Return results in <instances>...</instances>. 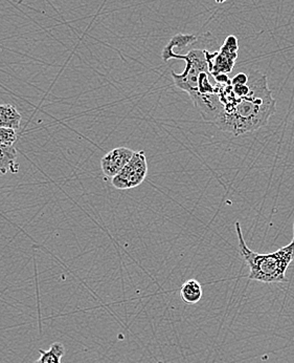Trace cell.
I'll use <instances>...</instances> for the list:
<instances>
[{
	"instance_id": "1",
	"label": "cell",
	"mask_w": 294,
	"mask_h": 363,
	"mask_svg": "<svg viewBox=\"0 0 294 363\" xmlns=\"http://www.w3.org/2000/svg\"><path fill=\"white\" fill-rule=\"evenodd\" d=\"M249 92L244 97H235L231 84H218L223 110L216 121V125L234 136L255 132L267 125L271 116L277 112L275 100L268 87L267 77L256 72L248 80Z\"/></svg>"
},
{
	"instance_id": "2",
	"label": "cell",
	"mask_w": 294,
	"mask_h": 363,
	"mask_svg": "<svg viewBox=\"0 0 294 363\" xmlns=\"http://www.w3.org/2000/svg\"><path fill=\"white\" fill-rule=\"evenodd\" d=\"M236 232L239 240V252L246 264L249 267L248 280L255 282L273 284V282H287L286 271L294 260V222L293 238L287 246L282 247L273 253L260 254L251 251L248 248L242 234L241 225L235 222Z\"/></svg>"
},
{
	"instance_id": "3",
	"label": "cell",
	"mask_w": 294,
	"mask_h": 363,
	"mask_svg": "<svg viewBox=\"0 0 294 363\" xmlns=\"http://www.w3.org/2000/svg\"><path fill=\"white\" fill-rule=\"evenodd\" d=\"M195 43V42H194ZM191 49L185 55L176 54L173 48L167 44L161 52L163 61L168 62L171 59H181L187 62V66L183 74H176L172 71L174 83L179 90H185L190 97L197 93L198 77L203 72H210L205 50Z\"/></svg>"
},
{
	"instance_id": "4",
	"label": "cell",
	"mask_w": 294,
	"mask_h": 363,
	"mask_svg": "<svg viewBox=\"0 0 294 363\" xmlns=\"http://www.w3.org/2000/svg\"><path fill=\"white\" fill-rule=\"evenodd\" d=\"M147 176L148 164L145 152H134L129 163L119 174L112 178L111 184L119 190L132 189L141 185Z\"/></svg>"
},
{
	"instance_id": "5",
	"label": "cell",
	"mask_w": 294,
	"mask_h": 363,
	"mask_svg": "<svg viewBox=\"0 0 294 363\" xmlns=\"http://www.w3.org/2000/svg\"><path fill=\"white\" fill-rule=\"evenodd\" d=\"M238 52H239L238 39L233 35L226 37L225 41L220 47L219 51L211 53V52L205 50V56H207L211 75L214 78L216 76L221 75V74L229 75L235 66L236 60L238 58Z\"/></svg>"
},
{
	"instance_id": "6",
	"label": "cell",
	"mask_w": 294,
	"mask_h": 363,
	"mask_svg": "<svg viewBox=\"0 0 294 363\" xmlns=\"http://www.w3.org/2000/svg\"><path fill=\"white\" fill-rule=\"evenodd\" d=\"M134 152L127 147H117L102 158L101 167L106 178H115L129 163Z\"/></svg>"
},
{
	"instance_id": "7",
	"label": "cell",
	"mask_w": 294,
	"mask_h": 363,
	"mask_svg": "<svg viewBox=\"0 0 294 363\" xmlns=\"http://www.w3.org/2000/svg\"><path fill=\"white\" fill-rule=\"evenodd\" d=\"M21 114L11 104H0V127L18 130L21 125Z\"/></svg>"
},
{
	"instance_id": "8",
	"label": "cell",
	"mask_w": 294,
	"mask_h": 363,
	"mask_svg": "<svg viewBox=\"0 0 294 363\" xmlns=\"http://www.w3.org/2000/svg\"><path fill=\"white\" fill-rule=\"evenodd\" d=\"M17 152L14 146L5 147L0 145V176L12 172L16 174L19 170V165L16 162Z\"/></svg>"
},
{
	"instance_id": "9",
	"label": "cell",
	"mask_w": 294,
	"mask_h": 363,
	"mask_svg": "<svg viewBox=\"0 0 294 363\" xmlns=\"http://www.w3.org/2000/svg\"><path fill=\"white\" fill-rule=\"evenodd\" d=\"M203 291L201 284L198 280H189L183 284L180 289L181 300L188 304H195L201 300Z\"/></svg>"
},
{
	"instance_id": "10",
	"label": "cell",
	"mask_w": 294,
	"mask_h": 363,
	"mask_svg": "<svg viewBox=\"0 0 294 363\" xmlns=\"http://www.w3.org/2000/svg\"><path fill=\"white\" fill-rule=\"evenodd\" d=\"M40 358L35 363H61L65 348L60 342H54L49 351L39 350Z\"/></svg>"
},
{
	"instance_id": "11",
	"label": "cell",
	"mask_w": 294,
	"mask_h": 363,
	"mask_svg": "<svg viewBox=\"0 0 294 363\" xmlns=\"http://www.w3.org/2000/svg\"><path fill=\"white\" fill-rule=\"evenodd\" d=\"M17 130L0 127V145L12 147L17 141Z\"/></svg>"
},
{
	"instance_id": "12",
	"label": "cell",
	"mask_w": 294,
	"mask_h": 363,
	"mask_svg": "<svg viewBox=\"0 0 294 363\" xmlns=\"http://www.w3.org/2000/svg\"><path fill=\"white\" fill-rule=\"evenodd\" d=\"M248 80H249V76L240 73L231 79V85H245L248 83Z\"/></svg>"
}]
</instances>
